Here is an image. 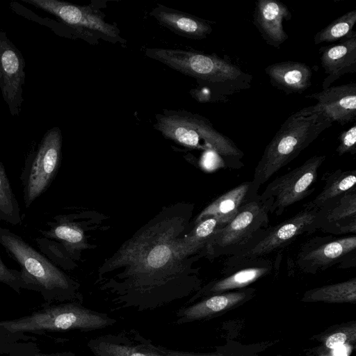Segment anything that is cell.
<instances>
[{"instance_id":"7c38bea8","label":"cell","mask_w":356,"mask_h":356,"mask_svg":"<svg viewBox=\"0 0 356 356\" xmlns=\"http://www.w3.org/2000/svg\"><path fill=\"white\" fill-rule=\"evenodd\" d=\"M325 159V155L314 156L270 182L260 195L269 213L281 216L289 207L312 194L318 169Z\"/></svg>"},{"instance_id":"9a60e30c","label":"cell","mask_w":356,"mask_h":356,"mask_svg":"<svg viewBox=\"0 0 356 356\" xmlns=\"http://www.w3.org/2000/svg\"><path fill=\"white\" fill-rule=\"evenodd\" d=\"M314 226L334 235L356 232V187L326 203L317 211Z\"/></svg>"},{"instance_id":"e0dca14e","label":"cell","mask_w":356,"mask_h":356,"mask_svg":"<svg viewBox=\"0 0 356 356\" xmlns=\"http://www.w3.org/2000/svg\"><path fill=\"white\" fill-rule=\"evenodd\" d=\"M322 67L327 76L323 81V90L346 74L356 72V32L353 31L339 42L323 47L319 50Z\"/></svg>"},{"instance_id":"7402d4cb","label":"cell","mask_w":356,"mask_h":356,"mask_svg":"<svg viewBox=\"0 0 356 356\" xmlns=\"http://www.w3.org/2000/svg\"><path fill=\"white\" fill-rule=\"evenodd\" d=\"M88 346L94 356H163L138 334L133 340L122 334L101 336L91 339Z\"/></svg>"},{"instance_id":"484cf974","label":"cell","mask_w":356,"mask_h":356,"mask_svg":"<svg viewBox=\"0 0 356 356\" xmlns=\"http://www.w3.org/2000/svg\"><path fill=\"white\" fill-rule=\"evenodd\" d=\"M325 186L312 201L303 205V209L318 211L328 202L355 187L356 170H337L325 176Z\"/></svg>"},{"instance_id":"603a6c76","label":"cell","mask_w":356,"mask_h":356,"mask_svg":"<svg viewBox=\"0 0 356 356\" xmlns=\"http://www.w3.org/2000/svg\"><path fill=\"white\" fill-rule=\"evenodd\" d=\"M252 292V289H249L243 291L227 292L208 296L194 305L178 310L176 314L178 318L177 323H189L226 311L244 302Z\"/></svg>"},{"instance_id":"d4e9b609","label":"cell","mask_w":356,"mask_h":356,"mask_svg":"<svg viewBox=\"0 0 356 356\" xmlns=\"http://www.w3.org/2000/svg\"><path fill=\"white\" fill-rule=\"evenodd\" d=\"M222 226L213 216L193 224V227L177 242V251L184 258L205 257L207 248L215 234Z\"/></svg>"},{"instance_id":"4fadbf2b","label":"cell","mask_w":356,"mask_h":356,"mask_svg":"<svg viewBox=\"0 0 356 356\" xmlns=\"http://www.w3.org/2000/svg\"><path fill=\"white\" fill-rule=\"evenodd\" d=\"M295 264L302 272L315 274L334 266L341 268L356 264V236H316L302 243Z\"/></svg>"},{"instance_id":"6da1fadb","label":"cell","mask_w":356,"mask_h":356,"mask_svg":"<svg viewBox=\"0 0 356 356\" xmlns=\"http://www.w3.org/2000/svg\"><path fill=\"white\" fill-rule=\"evenodd\" d=\"M194 205L162 208L100 266L97 282L113 301L138 312L153 309L189 295L198 286L202 257L184 258L177 242L190 230Z\"/></svg>"},{"instance_id":"1f68e13d","label":"cell","mask_w":356,"mask_h":356,"mask_svg":"<svg viewBox=\"0 0 356 356\" xmlns=\"http://www.w3.org/2000/svg\"><path fill=\"white\" fill-rule=\"evenodd\" d=\"M339 140V144L336 149L338 155L342 156L347 153L354 155L356 153V124L342 131Z\"/></svg>"},{"instance_id":"836d02e7","label":"cell","mask_w":356,"mask_h":356,"mask_svg":"<svg viewBox=\"0 0 356 356\" xmlns=\"http://www.w3.org/2000/svg\"><path fill=\"white\" fill-rule=\"evenodd\" d=\"M33 356H72L71 353H59L51 354L37 353Z\"/></svg>"},{"instance_id":"5b68a950","label":"cell","mask_w":356,"mask_h":356,"mask_svg":"<svg viewBox=\"0 0 356 356\" xmlns=\"http://www.w3.org/2000/svg\"><path fill=\"white\" fill-rule=\"evenodd\" d=\"M155 119L154 129L165 138L188 148L211 151L229 167L243 165V152L205 117L185 110L164 109Z\"/></svg>"},{"instance_id":"d6a6232c","label":"cell","mask_w":356,"mask_h":356,"mask_svg":"<svg viewBox=\"0 0 356 356\" xmlns=\"http://www.w3.org/2000/svg\"><path fill=\"white\" fill-rule=\"evenodd\" d=\"M154 346L156 350L161 353L163 356H223L219 354H199L180 350H175L155 345H154Z\"/></svg>"},{"instance_id":"44dd1931","label":"cell","mask_w":356,"mask_h":356,"mask_svg":"<svg viewBox=\"0 0 356 356\" xmlns=\"http://www.w3.org/2000/svg\"><path fill=\"white\" fill-rule=\"evenodd\" d=\"M264 70L270 84L286 95L302 94L312 85V70L304 63L282 61L266 66Z\"/></svg>"},{"instance_id":"83f0119b","label":"cell","mask_w":356,"mask_h":356,"mask_svg":"<svg viewBox=\"0 0 356 356\" xmlns=\"http://www.w3.org/2000/svg\"><path fill=\"white\" fill-rule=\"evenodd\" d=\"M0 220L13 226L22 224L19 203L13 193L5 168L0 161Z\"/></svg>"},{"instance_id":"4dcf8cb0","label":"cell","mask_w":356,"mask_h":356,"mask_svg":"<svg viewBox=\"0 0 356 356\" xmlns=\"http://www.w3.org/2000/svg\"><path fill=\"white\" fill-rule=\"evenodd\" d=\"M0 282L13 289L17 293L24 289V283L20 270L9 268L0 257Z\"/></svg>"},{"instance_id":"ffe728a7","label":"cell","mask_w":356,"mask_h":356,"mask_svg":"<svg viewBox=\"0 0 356 356\" xmlns=\"http://www.w3.org/2000/svg\"><path fill=\"white\" fill-rule=\"evenodd\" d=\"M149 15L161 26L188 39H205L213 31L208 21L161 4L154 7Z\"/></svg>"},{"instance_id":"8fae6325","label":"cell","mask_w":356,"mask_h":356,"mask_svg":"<svg viewBox=\"0 0 356 356\" xmlns=\"http://www.w3.org/2000/svg\"><path fill=\"white\" fill-rule=\"evenodd\" d=\"M23 2L46 11L72 30L75 38L89 42L95 36L111 43H126L115 24L107 23L104 14L91 6H79L58 0H22Z\"/></svg>"},{"instance_id":"30bf717a","label":"cell","mask_w":356,"mask_h":356,"mask_svg":"<svg viewBox=\"0 0 356 356\" xmlns=\"http://www.w3.org/2000/svg\"><path fill=\"white\" fill-rule=\"evenodd\" d=\"M317 211L305 209L279 224L270 226L264 234L245 250L229 256L225 260V273L252 261L266 259L273 253L290 245L304 234L316 232L314 222Z\"/></svg>"},{"instance_id":"4316f807","label":"cell","mask_w":356,"mask_h":356,"mask_svg":"<svg viewBox=\"0 0 356 356\" xmlns=\"http://www.w3.org/2000/svg\"><path fill=\"white\" fill-rule=\"evenodd\" d=\"M301 300L302 302L355 303L356 277L342 282L310 289L304 293Z\"/></svg>"},{"instance_id":"cb8c5ba5","label":"cell","mask_w":356,"mask_h":356,"mask_svg":"<svg viewBox=\"0 0 356 356\" xmlns=\"http://www.w3.org/2000/svg\"><path fill=\"white\" fill-rule=\"evenodd\" d=\"M257 194L251 191V181L243 182L206 207L196 217L193 224L213 216L223 227L234 218L245 203Z\"/></svg>"},{"instance_id":"f1b7e54d","label":"cell","mask_w":356,"mask_h":356,"mask_svg":"<svg viewBox=\"0 0 356 356\" xmlns=\"http://www.w3.org/2000/svg\"><path fill=\"white\" fill-rule=\"evenodd\" d=\"M355 23L356 10L348 11L316 33L314 42L319 44L340 40L353 31Z\"/></svg>"},{"instance_id":"2e32d148","label":"cell","mask_w":356,"mask_h":356,"mask_svg":"<svg viewBox=\"0 0 356 356\" xmlns=\"http://www.w3.org/2000/svg\"><path fill=\"white\" fill-rule=\"evenodd\" d=\"M314 99L316 104L331 120L344 126L356 118V83L330 86L319 92L305 96Z\"/></svg>"},{"instance_id":"f546056e","label":"cell","mask_w":356,"mask_h":356,"mask_svg":"<svg viewBox=\"0 0 356 356\" xmlns=\"http://www.w3.org/2000/svg\"><path fill=\"white\" fill-rule=\"evenodd\" d=\"M356 339L355 323L340 328L330 334L325 341V346L327 349H335L340 346L355 343Z\"/></svg>"},{"instance_id":"ba28073f","label":"cell","mask_w":356,"mask_h":356,"mask_svg":"<svg viewBox=\"0 0 356 356\" xmlns=\"http://www.w3.org/2000/svg\"><path fill=\"white\" fill-rule=\"evenodd\" d=\"M269 211L257 194L245 203L234 218L213 236L207 250V259L234 255L256 242L270 227Z\"/></svg>"},{"instance_id":"3957f363","label":"cell","mask_w":356,"mask_h":356,"mask_svg":"<svg viewBox=\"0 0 356 356\" xmlns=\"http://www.w3.org/2000/svg\"><path fill=\"white\" fill-rule=\"evenodd\" d=\"M332 125L316 104L292 113L266 145L251 181V191L259 188L282 168L296 159L321 134Z\"/></svg>"},{"instance_id":"5bb4252c","label":"cell","mask_w":356,"mask_h":356,"mask_svg":"<svg viewBox=\"0 0 356 356\" xmlns=\"http://www.w3.org/2000/svg\"><path fill=\"white\" fill-rule=\"evenodd\" d=\"M25 60L20 51L0 30V90L10 113L18 116L24 102Z\"/></svg>"},{"instance_id":"d6986e66","label":"cell","mask_w":356,"mask_h":356,"mask_svg":"<svg viewBox=\"0 0 356 356\" xmlns=\"http://www.w3.org/2000/svg\"><path fill=\"white\" fill-rule=\"evenodd\" d=\"M278 260L273 261L268 258L252 261L226 273H230L216 281H213L195 295L189 302L200 296H210L225 293L229 290L241 289L270 274L278 267Z\"/></svg>"},{"instance_id":"9c48e42d","label":"cell","mask_w":356,"mask_h":356,"mask_svg":"<svg viewBox=\"0 0 356 356\" xmlns=\"http://www.w3.org/2000/svg\"><path fill=\"white\" fill-rule=\"evenodd\" d=\"M63 137L54 127L44 134L36 149L26 156L20 176L24 205L29 209L49 188L59 168Z\"/></svg>"},{"instance_id":"277c9868","label":"cell","mask_w":356,"mask_h":356,"mask_svg":"<svg viewBox=\"0 0 356 356\" xmlns=\"http://www.w3.org/2000/svg\"><path fill=\"white\" fill-rule=\"evenodd\" d=\"M0 244L19 264L24 289L40 293L44 305L80 299L79 283L20 236L0 226Z\"/></svg>"},{"instance_id":"ac0fdd59","label":"cell","mask_w":356,"mask_h":356,"mask_svg":"<svg viewBox=\"0 0 356 356\" xmlns=\"http://www.w3.org/2000/svg\"><path fill=\"white\" fill-rule=\"evenodd\" d=\"M288 7L278 0H258L253 13V24L265 42L279 48L289 38L283 21L291 19Z\"/></svg>"},{"instance_id":"52a82bcc","label":"cell","mask_w":356,"mask_h":356,"mask_svg":"<svg viewBox=\"0 0 356 356\" xmlns=\"http://www.w3.org/2000/svg\"><path fill=\"white\" fill-rule=\"evenodd\" d=\"M88 216L84 213L56 216L54 221L47 222L48 229H40V236L35 238L40 251L60 268L73 270L81 253L92 247L86 234Z\"/></svg>"},{"instance_id":"7a4b0ae2","label":"cell","mask_w":356,"mask_h":356,"mask_svg":"<svg viewBox=\"0 0 356 356\" xmlns=\"http://www.w3.org/2000/svg\"><path fill=\"white\" fill-rule=\"evenodd\" d=\"M145 55L197 80L191 91L200 102H227L234 95L252 87V76L227 56L194 50L147 48Z\"/></svg>"},{"instance_id":"8992f818","label":"cell","mask_w":356,"mask_h":356,"mask_svg":"<svg viewBox=\"0 0 356 356\" xmlns=\"http://www.w3.org/2000/svg\"><path fill=\"white\" fill-rule=\"evenodd\" d=\"M115 322L106 314L86 308L77 302H70L45 305L29 315L0 321V330L8 334L72 330L89 331L103 329Z\"/></svg>"}]
</instances>
